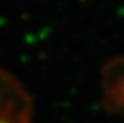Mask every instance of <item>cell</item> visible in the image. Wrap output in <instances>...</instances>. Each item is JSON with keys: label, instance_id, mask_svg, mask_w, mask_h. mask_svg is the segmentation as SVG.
I'll use <instances>...</instances> for the list:
<instances>
[{"label": "cell", "instance_id": "6da1fadb", "mask_svg": "<svg viewBox=\"0 0 124 123\" xmlns=\"http://www.w3.org/2000/svg\"><path fill=\"white\" fill-rule=\"evenodd\" d=\"M33 99L15 75L0 69V123H33Z\"/></svg>", "mask_w": 124, "mask_h": 123}, {"label": "cell", "instance_id": "7a4b0ae2", "mask_svg": "<svg viewBox=\"0 0 124 123\" xmlns=\"http://www.w3.org/2000/svg\"><path fill=\"white\" fill-rule=\"evenodd\" d=\"M101 88L105 109L124 116V57L105 65L101 73Z\"/></svg>", "mask_w": 124, "mask_h": 123}]
</instances>
